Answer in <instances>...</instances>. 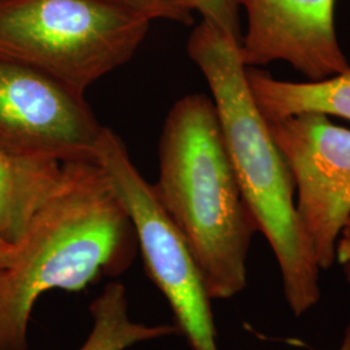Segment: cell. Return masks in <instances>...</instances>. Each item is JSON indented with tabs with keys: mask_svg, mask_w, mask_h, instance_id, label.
Returning a JSON list of instances; mask_svg holds the SVG:
<instances>
[{
	"mask_svg": "<svg viewBox=\"0 0 350 350\" xmlns=\"http://www.w3.org/2000/svg\"><path fill=\"white\" fill-rule=\"evenodd\" d=\"M336 261L341 266L344 275L350 284V219L342 228L338 245H336Z\"/></svg>",
	"mask_w": 350,
	"mask_h": 350,
	"instance_id": "5bb4252c",
	"label": "cell"
},
{
	"mask_svg": "<svg viewBox=\"0 0 350 350\" xmlns=\"http://www.w3.org/2000/svg\"><path fill=\"white\" fill-rule=\"evenodd\" d=\"M101 130L85 95L0 53V143L63 163L88 161Z\"/></svg>",
	"mask_w": 350,
	"mask_h": 350,
	"instance_id": "52a82bcc",
	"label": "cell"
},
{
	"mask_svg": "<svg viewBox=\"0 0 350 350\" xmlns=\"http://www.w3.org/2000/svg\"><path fill=\"white\" fill-rule=\"evenodd\" d=\"M66 163L0 143V234L17 244L38 211L62 185Z\"/></svg>",
	"mask_w": 350,
	"mask_h": 350,
	"instance_id": "9c48e42d",
	"label": "cell"
},
{
	"mask_svg": "<svg viewBox=\"0 0 350 350\" xmlns=\"http://www.w3.org/2000/svg\"><path fill=\"white\" fill-rule=\"evenodd\" d=\"M195 12H199L204 21L212 24L227 36L241 43L240 3L239 0H191Z\"/></svg>",
	"mask_w": 350,
	"mask_h": 350,
	"instance_id": "4fadbf2b",
	"label": "cell"
},
{
	"mask_svg": "<svg viewBox=\"0 0 350 350\" xmlns=\"http://www.w3.org/2000/svg\"><path fill=\"white\" fill-rule=\"evenodd\" d=\"M338 350H350V322L349 325H347V329H345V334H344V338H342Z\"/></svg>",
	"mask_w": 350,
	"mask_h": 350,
	"instance_id": "2e32d148",
	"label": "cell"
},
{
	"mask_svg": "<svg viewBox=\"0 0 350 350\" xmlns=\"http://www.w3.org/2000/svg\"><path fill=\"white\" fill-rule=\"evenodd\" d=\"M153 191L183 235L212 300L247 287L257 230L226 150L212 98L187 95L167 114Z\"/></svg>",
	"mask_w": 350,
	"mask_h": 350,
	"instance_id": "7a4b0ae2",
	"label": "cell"
},
{
	"mask_svg": "<svg viewBox=\"0 0 350 350\" xmlns=\"http://www.w3.org/2000/svg\"><path fill=\"white\" fill-rule=\"evenodd\" d=\"M95 160L133 224L147 273L174 314L192 350H219L211 296L187 243L153 187L131 161L124 142L103 126Z\"/></svg>",
	"mask_w": 350,
	"mask_h": 350,
	"instance_id": "5b68a950",
	"label": "cell"
},
{
	"mask_svg": "<svg viewBox=\"0 0 350 350\" xmlns=\"http://www.w3.org/2000/svg\"><path fill=\"white\" fill-rule=\"evenodd\" d=\"M131 12L153 20H167L185 25L193 23L195 8L191 0H109Z\"/></svg>",
	"mask_w": 350,
	"mask_h": 350,
	"instance_id": "7c38bea8",
	"label": "cell"
},
{
	"mask_svg": "<svg viewBox=\"0 0 350 350\" xmlns=\"http://www.w3.org/2000/svg\"><path fill=\"white\" fill-rule=\"evenodd\" d=\"M247 13L240 57L247 68L288 63L309 81L350 65L335 29V0H239Z\"/></svg>",
	"mask_w": 350,
	"mask_h": 350,
	"instance_id": "ba28073f",
	"label": "cell"
},
{
	"mask_svg": "<svg viewBox=\"0 0 350 350\" xmlns=\"http://www.w3.org/2000/svg\"><path fill=\"white\" fill-rule=\"evenodd\" d=\"M150 26L109 0H0V53L85 95L134 56Z\"/></svg>",
	"mask_w": 350,
	"mask_h": 350,
	"instance_id": "277c9868",
	"label": "cell"
},
{
	"mask_svg": "<svg viewBox=\"0 0 350 350\" xmlns=\"http://www.w3.org/2000/svg\"><path fill=\"white\" fill-rule=\"evenodd\" d=\"M240 43L206 21L193 27L188 56L205 77L243 198L275 254L284 296L296 317L321 299L319 266L301 228L295 180L258 111Z\"/></svg>",
	"mask_w": 350,
	"mask_h": 350,
	"instance_id": "3957f363",
	"label": "cell"
},
{
	"mask_svg": "<svg viewBox=\"0 0 350 350\" xmlns=\"http://www.w3.org/2000/svg\"><path fill=\"white\" fill-rule=\"evenodd\" d=\"M14 250L16 244L8 241L0 234V284L12 263Z\"/></svg>",
	"mask_w": 350,
	"mask_h": 350,
	"instance_id": "9a60e30c",
	"label": "cell"
},
{
	"mask_svg": "<svg viewBox=\"0 0 350 350\" xmlns=\"http://www.w3.org/2000/svg\"><path fill=\"white\" fill-rule=\"evenodd\" d=\"M250 94L266 122L302 113H321L350 121V66L321 81L289 82L258 68H247Z\"/></svg>",
	"mask_w": 350,
	"mask_h": 350,
	"instance_id": "30bf717a",
	"label": "cell"
},
{
	"mask_svg": "<svg viewBox=\"0 0 350 350\" xmlns=\"http://www.w3.org/2000/svg\"><path fill=\"white\" fill-rule=\"evenodd\" d=\"M92 328L79 350H127L140 342L179 334L176 325L134 322L129 314L124 284L112 282L91 302Z\"/></svg>",
	"mask_w": 350,
	"mask_h": 350,
	"instance_id": "8fae6325",
	"label": "cell"
},
{
	"mask_svg": "<svg viewBox=\"0 0 350 350\" xmlns=\"http://www.w3.org/2000/svg\"><path fill=\"white\" fill-rule=\"evenodd\" d=\"M267 126L299 191L296 211L304 235L319 269L328 270L350 219V130L321 113Z\"/></svg>",
	"mask_w": 350,
	"mask_h": 350,
	"instance_id": "8992f818",
	"label": "cell"
},
{
	"mask_svg": "<svg viewBox=\"0 0 350 350\" xmlns=\"http://www.w3.org/2000/svg\"><path fill=\"white\" fill-rule=\"evenodd\" d=\"M137 235L96 160L66 163L62 185L16 244L0 284V350H27L29 322L42 295L79 292L125 273Z\"/></svg>",
	"mask_w": 350,
	"mask_h": 350,
	"instance_id": "6da1fadb",
	"label": "cell"
}]
</instances>
